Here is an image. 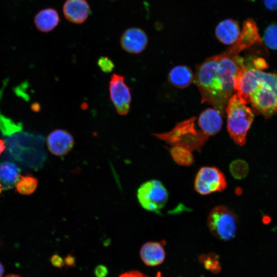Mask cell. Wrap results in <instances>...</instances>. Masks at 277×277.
I'll use <instances>...</instances> for the list:
<instances>
[{"instance_id": "obj_13", "label": "cell", "mask_w": 277, "mask_h": 277, "mask_svg": "<svg viewBox=\"0 0 277 277\" xmlns=\"http://www.w3.org/2000/svg\"><path fill=\"white\" fill-rule=\"evenodd\" d=\"M65 18L69 22L81 24L88 17L90 10L86 0H66L63 6Z\"/></svg>"}, {"instance_id": "obj_4", "label": "cell", "mask_w": 277, "mask_h": 277, "mask_svg": "<svg viewBox=\"0 0 277 277\" xmlns=\"http://www.w3.org/2000/svg\"><path fill=\"white\" fill-rule=\"evenodd\" d=\"M195 117L177 123L170 131L163 133H153L157 138L174 146L185 147L191 151H201L208 137L201 129L195 127Z\"/></svg>"}, {"instance_id": "obj_10", "label": "cell", "mask_w": 277, "mask_h": 277, "mask_svg": "<svg viewBox=\"0 0 277 277\" xmlns=\"http://www.w3.org/2000/svg\"><path fill=\"white\" fill-rule=\"evenodd\" d=\"M120 43L126 52L137 54L142 53L147 47L148 37L142 29L132 27L126 30L122 34Z\"/></svg>"}, {"instance_id": "obj_2", "label": "cell", "mask_w": 277, "mask_h": 277, "mask_svg": "<svg viewBox=\"0 0 277 277\" xmlns=\"http://www.w3.org/2000/svg\"><path fill=\"white\" fill-rule=\"evenodd\" d=\"M225 111L228 132L235 144L243 146L254 117L251 109L236 94L229 99Z\"/></svg>"}, {"instance_id": "obj_1", "label": "cell", "mask_w": 277, "mask_h": 277, "mask_svg": "<svg viewBox=\"0 0 277 277\" xmlns=\"http://www.w3.org/2000/svg\"><path fill=\"white\" fill-rule=\"evenodd\" d=\"M243 63L244 58L225 51L207 58L198 66L194 82L201 92L202 102L210 104L224 114Z\"/></svg>"}, {"instance_id": "obj_27", "label": "cell", "mask_w": 277, "mask_h": 277, "mask_svg": "<svg viewBox=\"0 0 277 277\" xmlns=\"http://www.w3.org/2000/svg\"><path fill=\"white\" fill-rule=\"evenodd\" d=\"M5 148V145L4 142L0 139V155L4 151Z\"/></svg>"}, {"instance_id": "obj_20", "label": "cell", "mask_w": 277, "mask_h": 277, "mask_svg": "<svg viewBox=\"0 0 277 277\" xmlns=\"http://www.w3.org/2000/svg\"><path fill=\"white\" fill-rule=\"evenodd\" d=\"M37 183V180L32 176H21L16 184V190L22 194H30L36 189Z\"/></svg>"}, {"instance_id": "obj_22", "label": "cell", "mask_w": 277, "mask_h": 277, "mask_svg": "<svg viewBox=\"0 0 277 277\" xmlns=\"http://www.w3.org/2000/svg\"><path fill=\"white\" fill-rule=\"evenodd\" d=\"M247 167L246 163L240 160L232 162L229 165V171L235 179H240L246 175Z\"/></svg>"}, {"instance_id": "obj_30", "label": "cell", "mask_w": 277, "mask_h": 277, "mask_svg": "<svg viewBox=\"0 0 277 277\" xmlns=\"http://www.w3.org/2000/svg\"><path fill=\"white\" fill-rule=\"evenodd\" d=\"M1 190H2V188H1V186H0V193H1Z\"/></svg>"}, {"instance_id": "obj_18", "label": "cell", "mask_w": 277, "mask_h": 277, "mask_svg": "<svg viewBox=\"0 0 277 277\" xmlns=\"http://www.w3.org/2000/svg\"><path fill=\"white\" fill-rule=\"evenodd\" d=\"M193 80V75L190 68L179 65L173 67L169 72L168 80L173 86L184 88L188 87Z\"/></svg>"}, {"instance_id": "obj_5", "label": "cell", "mask_w": 277, "mask_h": 277, "mask_svg": "<svg viewBox=\"0 0 277 277\" xmlns=\"http://www.w3.org/2000/svg\"><path fill=\"white\" fill-rule=\"evenodd\" d=\"M207 226L211 233L223 241L233 239L237 230V219L234 213L227 207L219 205L209 213Z\"/></svg>"}, {"instance_id": "obj_15", "label": "cell", "mask_w": 277, "mask_h": 277, "mask_svg": "<svg viewBox=\"0 0 277 277\" xmlns=\"http://www.w3.org/2000/svg\"><path fill=\"white\" fill-rule=\"evenodd\" d=\"M165 252L163 245L158 242H146L140 250V257L147 265L154 266L164 260Z\"/></svg>"}, {"instance_id": "obj_26", "label": "cell", "mask_w": 277, "mask_h": 277, "mask_svg": "<svg viewBox=\"0 0 277 277\" xmlns=\"http://www.w3.org/2000/svg\"><path fill=\"white\" fill-rule=\"evenodd\" d=\"M104 267H98L97 268V270H96V272L97 273V274L99 276H103L106 274V269L104 270Z\"/></svg>"}, {"instance_id": "obj_23", "label": "cell", "mask_w": 277, "mask_h": 277, "mask_svg": "<svg viewBox=\"0 0 277 277\" xmlns=\"http://www.w3.org/2000/svg\"><path fill=\"white\" fill-rule=\"evenodd\" d=\"M97 64L100 69L105 73L111 72L114 68V63L107 56L100 57Z\"/></svg>"}, {"instance_id": "obj_7", "label": "cell", "mask_w": 277, "mask_h": 277, "mask_svg": "<svg viewBox=\"0 0 277 277\" xmlns=\"http://www.w3.org/2000/svg\"><path fill=\"white\" fill-rule=\"evenodd\" d=\"M227 186L225 175L214 166L201 167L196 173L194 181V190L201 195L222 192Z\"/></svg>"}, {"instance_id": "obj_24", "label": "cell", "mask_w": 277, "mask_h": 277, "mask_svg": "<svg viewBox=\"0 0 277 277\" xmlns=\"http://www.w3.org/2000/svg\"><path fill=\"white\" fill-rule=\"evenodd\" d=\"M119 277H148L143 273L136 270L130 271L121 274ZM155 277H161L159 272Z\"/></svg>"}, {"instance_id": "obj_3", "label": "cell", "mask_w": 277, "mask_h": 277, "mask_svg": "<svg viewBox=\"0 0 277 277\" xmlns=\"http://www.w3.org/2000/svg\"><path fill=\"white\" fill-rule=\"evenodd\" d=\"M249 103L265 117L277 112V74L260 71Z\"/></svg>"}, {"instance_id": "obj_8", "label": "cell", "mask_w": 277, "mask_h": 277, "mask_svg": "<svg viewBox=\"0 0 277 277\" xmlns=\"http://www.w3.org/2000/svg\"><path fill=\"white\" fill-rule=\"evenodd\" d=\"M109 93L117 113L122 116L127 115L130 109L132 96L130 88L124 76L116 73L111 75L109 82Z\"/></svg>"}, {"instance_id": "obj_29", "label": "cell", "mask_w": 277, "mask_h": 277, "mask_svg": "<svg viewBox=\"0 0 277 277\" xmlns=\"http://www.w3.org/2000/svg\"><path fill=\"white\" fill-rule=\"evenodd\" d=\"M4 277H22L21 276L15 274H9L5 276Z\"/></svg>"}, {"instance_id": "obj_12", "label": "cell", "mask_w": 277, "mask_h": 277, "mask_svg": "<svg viewBox=\"0 0 277 277\" xmlns=\"http://www.w3.org/2000/svg\"><path fill=\"white\" fill-rule=\"evenodd\" d=\"M222 124V114L214 108L204 110L197 121L199 127L207 137L217 133L221 129Z\"/></svg>"}, {"instance_id": "obj_19", "label": "cell", "mask_w": 277, "mask_h": 277, "mask_svg": "<svg viewBox=\"0 0 277 277\" xmlns=\"http://www.w3.org/2000/svg\"><path fill=\"white\" fill-rule=\"evenodd\" d=\"M169 152L174 162L180 165L189 166L194 162L191 151L185 147L174 146L169 149Z\"/></svg>"}, {"instance_id": "obj_21", "label": "cell", "mask_w": 277, "mask_h": 277, "mask_svg": "<svg viewBox=\"0 0 277 277\" xmlns=\"http://www.w3.org/2000/svg\"><path fill=\"white\" fill-rule=\"evenodd\" d=\"M263 41L270 49L277 50V24H271L265 31Z\"/></svg>"}, {"instance_id": "obj_28", "label": "cell", "mask_w": 277, "mask_h": 277, "mask_svg": "<svg viewBox=\"0 0 277 277\" xmlns=\"http://www.w3.org/2000/svg\"><path fill=\"white\" fill-rule=\"evenodd\" d=\"M4 272V268L3 264L0 262V277H2Z\"/></svg>"}, {"instance_id": "obj_25", "label": "cell", "mask_w": 277, "mask_h": 277, "mask_svg": "<svg viewBox=\"0 0 277 277\" xmlns=\"http://www.w3.org/2000/svg\"><path fill=\"white\" fill-rule=\"evenodd\" d=\"M266 8L271 11L277 10V0H264Z\"/></svg>"}, {"instance_id": "obj_16", "label": "cell", "mask_w": 277, "mask_h": 277, "mask_svg": "<svg viewBox=\"0 0 277 277\" xmlns=\"http://www.w3.org/2000/svg\"><path fill=\"white\" fill-rule=\"evenodd\" d=\"M20 169L13 163L5 161L0 163V186L2 189L12 188L21 177Z\"/></svg>"}, {"instance_id": "obj_11", "label": "cell", "mask_w": 277, "mask_h": 277, "mask_svg": "<svg viewBox=\"0 0 277 277\" xmlns=\"http://www.w3.org/2000/svg\"><path fill=\"white\" fill-rule=\"evenodd\" d=\"M74 140L68 131L57 129L51 132L47 138V145L50 152L54 155L62 156L73 148Z\"/></svg>"}, {"instance_id": "obj_6", "label": "cell", "mask_w": 277, "mask_h": 277, "mask_svg": "<svg viewBox=\"0 0 277 277\" xmlns=\"http://www.w3.org/2000/svg\"><path fill=\"white\" fill-rule=\"evenodd\" d=\"M136 196L140 205L144 209L159 213L166 204L169 194L160 181L153 179L140 185L137 190Z\"/></svg>"}, {"instance_id": "obj_9", "label": "cell", "mask_w": 277, "mask_h": 277, "mask_svg": "<svg viewBox=\"0 0 277 277\" xmlns=\"http://www.w3.org/2000/svg\"><path fill=\"white\" fill-rule=\"evenodd\" d=\"M262 43V40L255 22L253 19L248 18L244 22L242 30L237 41L226 51L233 55H238L243 50L261 44Z\"/></svg>"}, {"instance_id": "obj_14", "label": "cell", "mask_w": 277, "mask_h": 277, "mask_svg": "<svg viewBox=\"0 0 277 277\" xmlns=\"http://www.w3.org/2000/svg\"><path fill=\"white\" fill-rule=\"evenodd\" d=\"M241 30L238 23L232 18L221 21L216 26L215 35L219 42L224 45H232L238 39Z\"/></svg>"}, {"instance_id": "obj_17", "label": "cell", "mask_w": 277, "mask_h": 277, "mask_svg": "<svg viewBox=\"0 0 277 277\" xmlns=\"http://www.w3.org/2000/svg\"><path fill=\"white\" fill-rule=\"evenodd\" d=\"M60 21L57 12L52 8L41 10L34 18V23L37 29L43 32H48L54 29Z\"/></svg>"}]
</instances>
